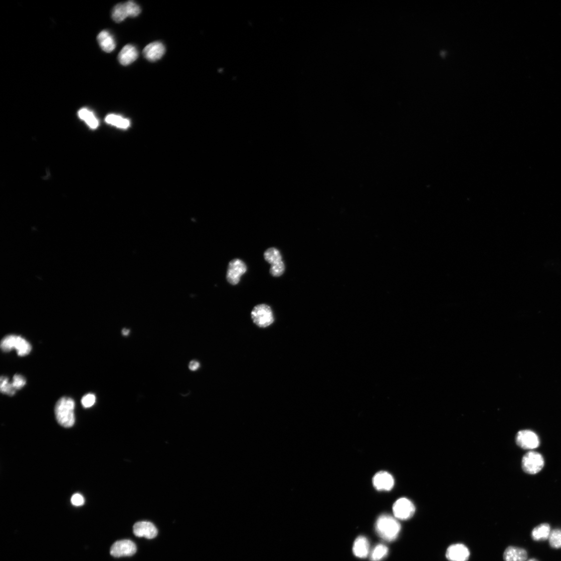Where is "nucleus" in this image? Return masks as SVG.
Returning a JSON list of instances; mask_svg holds the SVG:
<instances>
[{
  "instance_id": "nucleus-17",
  "label": "nucleus",
  "mask_w": 561,
  "mask_h": 561,
  "mask_svg": "<svg viewBox=\"0 0 561 561\" xmlns=\"http://www.w3.org/2000/svg\"><path fill=\"white\" fill-rule=\"evenodd\" d=\"M528 554L526 550L515 546H509L503 553L505 561H526Z\"/></svg>"
},
{
  "instance_id": "nucleus-24",
  "label": "nucleus",
  "mask_w": 561,
  "mask_h": 561,
  "mask_svg": "<svg viewBox=\"0 0 561 561\" xmlns=\"http://www.w3.org/2000/svg\"><path fill=\"white\" fill-rule=\"evenodd\" d=\"M549 542L553 549H561V528H555L551 531Z\"/></svg>"
},
{
  "instance_id": "nucleus-20",
  "label": "nucleus",
  "mask_w": 561,
  "mask_h": 561,
  "mask_svg": "<svg viewBox=\"0 0 561 561\" xmlns=\"http://www.w3.org/2000/svg\"><path fill=\"white\" fill-rule=\"evenodd\" d=\"M551 531L548 523L540 524L532 530L531 538L536 541H545L549 539Z\"/></svg>"
},
{
  "instance_id": "nucleus-15",
  "label": "nucleus",
  "mask_w": 561,
  "mask_h": 561,
  "mask_svg": "<svg viewBox=\"0 0 561 561\" xmlns=\"http://www.w3.org/2000/svg\"><path fill=\"white\" fill-rule=\"evenodd\" d=\"M165 52L161 42H154L147 46L143 51L145 58L150 62H155L162 58Z\"/></svg>"
},
{
  "instance_id": "nucleus-25",
  "label": "nucleus",
  "mask_w": 561,
  "mask_h": 561,
  "mask_svg": "<svg viewBox=\"0 0 561 561\" xmlns=\"http://www.w3.org/2000/svg\"><path fill=\"white\" fill-rule=\"evenodd\" d=\"M0 382V390L3 394L10 396L15 395L17 391L14 389L12 384L9 382L8 378L2 377Z\"/></svg>"
},
{
  "instance_id": "nucleus-31",
  "label": "nucleus",
  "mask_w": 561,
  "mask_h": 561,
  "mask_svg": "<svg viewBox=\"0 0 561 561\" xmlns=\"http://www.w3.org/2000/svg\"><path fill=\"white\" fill-rule=\"evenodd\" d=\"M526 561H539V560L538 559H536V558H533L529 559Z\"/></svg>"
},
{
  "instance_id": "nucleus-2",
  "label": "nucleus",
  "mask_w": 561,
  "mask_h": 561,
  "mask_svg": "<svg viewBox=\"0 0 561 561\" xmlns=\"http://www.w3.org/2000/svg\"><path fill=\"white\" fill-rule=\"evenodd\" d=\"M379 536L387 541H393L399 535L401 530L399 522L389 515H382L379 517L376 525Z\"/></svg>"
},
{
  "instance_id": "nucleus-16",
  "label": "nucleus",
  "mask_w": 561,
  "mask_h": 561,
  "mask_svg": "<svg viewBox=\"0 0 561 561\" xmlns=\"http://www.w3.org/2000/svg\"><path fill=\"white\" fill-rule=\"evenodd\" d=\"M136 48L131 45L125 46L120 52L118 60L121 64L127 66L134 62L138 58Z\"/></svg>"
},
{
  "instance_id": "nucleus-3",
  "label": "nucleus",
  "mask_w": 561,
  "mask_h": 561,
  "mask_svg": "<svg viewBox=\"0 0 561 561\" xmlns=\"http://www.w3.org/2000/svg\"><path fill=\"white\" fill-rule=\"evenodd\" d=\"M1 348L5 352L16 349L18 355L21 356H26L32 351L30 342L21 336L14 335H8L4 338L1 342Z\"/></svg>"
},
{
  "instance_id": "nucleus-19",
  "label": "nucleus",
  "mask_w": 561,
  "mask_h": 561,
  "mask_svg": "<svg viewBox=\"0 0 561 561\" xmlns=\"http://www.w3.org/2000/svg\"><path fill=\"white\" fill-rule=\"evenodd\" d=\"M97 41L100 47L107 53H110L116 48V45L114 38L106 31H104L99 34L97 36Z\"/></svg>"
},
{
  "instance_id": "nucleus-4",
  "label": "nucleus",
  "mask_w": 561,
  "mask_h": 561,
  "mask_svg": "<svg viewBox=\"0 0 561 561\" xmlns=\"http://www.w3.org/2000/svg\"><path fill=\"white\" fill-rule=\"evenodd\" d=\"M264 256L265 261L271 265L270 273L272 276L279 277L283 275L285 267L279 250L269 248L265 252Z\"/></svg>"
},
{
  "instance_id": "nucleus-7",
  "label": "nucleus",
  "mask_w": 561,
  "mask_h": 561,
  "mask_svg": "<svg viewBox=\"0 0 561 561\" xmlns=\"http://www.w3.org/2000/svg\"><path fill=\"white\" fill-rule=\"evenodd\" d=\"M544 463V459L541 454L535 452H529L523 457L522 466L526 473L534 474L542 470Z\"/></svg>"
},
{
  "instance_id": "nucleus-1",
  "label": "nucleus",
  "mask_w": 561,
  "mask_h": 561,
  "mask_svg": "<svg viewBox=\"0 0 561 561\" xmlns=\"http://www.w3.org/2000/svg\"><path fill=\"white\" fill-rule=\"evenodd\" d=\"M75 403L74 400L63 397L57 402L55 413L57 421L65 428L73 427L75 423Z\"/></svg>"
},
{
  "instance_id": "nucleus-9",
  "label": "nucleus",
  "mask_w": 561,
  "mask_h": 561,
  "mask_svg": "<svg viewBox=\"0 0 561 561\" xmlns=\"http://www.w3.org/2000/svg\"><path fill=\"white\" fill-rule=\"evenodd\" d=\"M393 512L396 518L402 520H408L414 515L415 507L411 500L401 498L394 503Z\"/></svg>"
},
{
  "instance_id": "nucleus-21",
  "label": "nucleus",
  "mask_w": 561,
  "mask_h": 561,
  "mask_svg": "<svg viewBox=\"0 0 561 561\" xmlns=\"http://www.w3.org/2000/svg\"><path fill=\"white\" fill-rule=\"evenodd\" d=\"M78 113L79 117L84 120L91 128H96L98 126V120L91 111L86 109H82Z\"/></svg>"
},
{
  "instance_id": "nucleus-13",
  "label": "nucleus",
  "mask_w": 561,
  "mask_h": 561,
  "mask_svg": "<svg viewBox=\"0 0 561 561\" xmlns=\"http://www.w3.org/2000/svg\"><path fill=\"white\" fill-rule=\"evenodd\" d=\"M373 486L379 491H390L394 487L395 480L391 474L386 471L377 473L372 479Z\"/></svg>"
},
{
  "instance_id": "nucleus-18",
  "label": "nucleus",
  "mask_w": 561,
  "mask_h": 561,
  "mask_svg": "<svg viewBox=\"0 0 561 561\" xmlns=\"http://www.w3.org/2000/svg\"><path fill=\"white\" fill-rule=\"evenodd\" d=\"M369 551V543L368 539L364 536L358 537L354 541L353 551L354 555L360 558L367 556Z\"/></svg>"
},
{
  "instance_id": "nucleus-6",
  "label": "nucleus",
  "mask_w": 561,
  "mask_h": 561,
  "mask_svg": "<svg viewBox=\"0 0 561 561\" xmlns=\"http://www.w3.org/2000/svg\"><path fill=\"white\" fill-rule=\"evenodd\" d=\"M251 316L254 323L262 328L269 326L275 320L270 307L266 304L256 306L251 312Z\"/></svg>"
},
{
  "instance_id": "nucleus-10",
  "label": "nucleus",
  "mask_w": 561,
  "mask_h": 561,
  "mask_svg": "<svg viewBox=\"0 0 561 561\" xmlns=\"http://www.w3.org/2000/svg\"><path fill=\"white\" fill-rule=\"evenodd\" d=\"M515 440L517 445L525 450L536 449L540 444L537 435L533 431L528 430L520 431L516 436Z\"/></svg>"
},
{
  "instance_id": "nucleus-28",
  "label": "nucleus",
  "mask_w": 561,
  "mask_h": 561,
  "mask_svg": "<svg viewBox=\"0 0 561 561\" xmlns=\"http://www.w3.org/2000/svg\"><path fill=\"white\" fill-rule=\"evenodd\" d=\"M72 504L75 506L79 507L84 505L85 500L83 496L80 494H75L72 496L71 499Z\"/></svg>"
},
{
  "instance_id": "nucleus-12",
  "label": "nucleus",
  "mask_w": 561,
  "mask_h": 561,
  "mask_svg": "<svg viewBox=\"0 0 561 561\" xmlns=\"http://www.w3.org/2000/svg\"><path fill=\"white\" fill-rule=\"evenodd\" d=\"M446 556L450 561H467L470 552L464 544L457 543L449 546L446 552Z\"/></svg>"
},
{
  "instance_id": "nucleus-29",
  "label": "nucleus",
  "mask_w": 561,
  "mask_h": 561,
  "mask_svg": "<svg viewBox=\"0 0 561 561\" xmlns=\"http://www.w3.org/2000/svg\"><path fill=\"white\" fill-rule=\"evenodd\" d=\"M189 366L191 370L196 371L200 368V364L196 360H193L191 361Z\"/></svg>"
},
{
  "instance_id": "nucleus-30",
  "label": "nucleus",
  "mask_w": 561,
  "mask_h": 561,
  "mask_svg": "<svg viewBox=\"0 0 561 561\" xmlns=\"http://www.w3.org/2000/svg\"><path fill=\"white\" fill-rule=\"evenodd\" d=\"M130 333V329L124 328L122 330V334L124 336H127Z\"/></svg>"
},
{
  "instance_id": "nucleus-27",
  "label": "nucleus",
  "mask_w": 561,
  "mask_h": 561,
  "mask_svg": "<svg viewBox=\"0 0 561 561\" xmlns=\"http://www.w3.org/2000/svg\"><path fill=\"white\" fill-rule=\"evenodd\" d=\"M12 384L14 389L17 391L22 389L25 386L26 381L23 376L17 374V375L14 376Z\"/></svg>"
},
{
  "instance_id": "nucleus-8",
  "label": "nucleus",
  "mask_w": 561,
  "mask_h": 561,
  "mask_svg": "<svg viewBox=\"0 0 561 561\" xmlns=\"http://www.w3.org/2000/svg\"><path fill=\"white\" fill-rule=\"evenodd\" d=\"M247 271V265L240 259L236 258L229 263L226 278L227 281L233 285L238 284L241 277Z\"/></svg>"
},
{
  "instance_id": "nucleus-23",
  "label": "nucleus",
  "mask_w": 561,
  "mask_h": 561,
  "mask_svg": "<svg viewBox=\"0 0 561 561\" xmlns=\"http://www.w3.org/2000/svg\"><path fill=\"white\" fill-rule=\"evenodd\" d=\"M388 552L387 546L383 544L377 545L373 548L370 554V559L372 561H379L385 557Z\"/></svg>"
},
{
  "instance_id": "nucleus-14",
  "label": "nucleus",
  "mask_w": 561,
  "mask_h": 561,
  "mask_svg": "<svg viewBox=\"0 0 561 561\" xmlns=\"http://www.w3.org/2000/svg\"><path fill=\"white\" fill-rule=\"evenodd\" d=\"M134 535L138 537H145L151 539L157 535L156 527L151 522L147 521L138 522L133 526Z\"/></svg>"
},
{
  "instance_id": "nucleus-26",
  "label": "nucleus",
  "mask_w": 561,
  "mask_h": 561,
  "mask_svg": "<svg viewBox=\"0 0 561 561\" xmlns=\"http://www.w3.org/2000/svg\"><path fill=\"white\" fill-rule=\"evenodd\" d=\"M96 402L94 395L89 394L85 395L81 400V404L84 408H90L93 406Z\"/></svg>"
},
{
  "instance_id": "nucleus-11",
  "label": "nucleus",
  "mask_w": 561,
  "mask_h": 561,
  "mask_svg": "<svg viewBox=\"0 0 561 561\" xmlns=\"http://www.w3.org/2000/svg\"><path fill=\"white\" fill-rule=\"evenodd\" d=\"M137 551L136 544L131 540H122L114 543L110 549V554L116 557L131 556Z\"/></svg>"
},
{
  "instance_id": "nucleus-22",
  "label": "nucleus",
  "mask_w": 561,
  "mask_h": 561,
  "mask_svg": "<svg viewBox=\"0 0 561 561\" xmlns=\"http://www.w3.org/2000/svg\"><path fill=\"white\" fill-rule=\"evenodd\" d=\"M106 122L119 128H126L130 125L127 119L115 114H110L106 118Z\"/></svg>"
},
{
  "instance_id": "nucleus-5",
  "label": "nucleus",
  "mask_w": 561,
  "mask_h": 561,
  "mask_svg": "<svg viewBox=\"0 0 561 561\" xmlns=\"http://www.w3.org/2000/svg\"><path fill=\"white\" fill-rule=\"evenodd\" d=\"M140 12L139 6L133 2L129 1L115 6L112 10V18L115 22L120 23L127 17H137Z\"/></svg>"
}]
</instances>
